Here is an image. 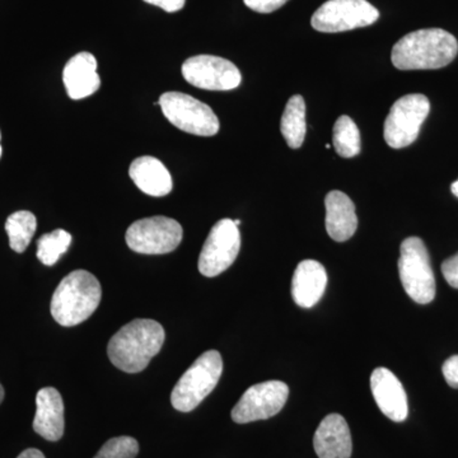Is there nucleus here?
Masks as SVG:
<instances>
[{
  "label": "nucleus",
  "instance_id": "6ab92c4d",
  "mask_svg": "<svg viewBox=\"0 0 458 458\" xmlns=\"http://www.w3.org/2000/svg\"><path fill=\"white\" fill-rule=\"evenodd\" d=\"M129 174L137 188L150 197H165L174 189L170 171L155 157L144 156L135 159L129 168Z\"/></svg>",
  "mask_w": 458,
  "mask_h": 458
},
{
  "label": "nucleus",
  "instance_id": "c756f323",
  "mask_svg": "<svg viewBox=\"0 0 458 458\" xmlns=\"http://www.w3.org/2000/svg\"><path fill=\"white\" fill-rule=\"evenodd\" d=\"M451 191H452V194L454 195V197L458 198V180L454 181V182L452 183Z\"/></svg>",
  "mask_w": 458,
  "mask_h": 458
},
{
  "label": "nucleus",
  "instance_id": "b1692460",
  "mask_svg": "<svg viewBox=\"0 0 458 458\" xmlns=\"http://www.w3.org/2000/svg\"><path fill=\"white\" fill-rule=\"evenodd\" d=\"M140 454V443L131 437L108 439L93 458H135Z\"/></svg>",
  "mask_w": 458,
  "mask_h": 458
},
{
  "label": "nucleus",
  "instance_id": "9d476101",
  "mask_svg": "<svg viewBox=\"0 0 458 458\" xmlns=\"http://www.w3.org/2000/svg\"><path fill=\"white\" fill-rule=\"evenodd\" d=\"M241 249V234L232 219L214 225L199 256V271L207 278L218 276L236 261Z\"/></svg>",
  "mask_w": 458,
  "mask_h": 458
},
{
  "label": "nucleus",
  "instance_id": "7c9ffc66",
  "mask_svg": "<svg viewBox=\"0 0 458 458\" xmlns=\"http://www.w3.org/2000/svg\"><path fill=\"white\" fill-rule=\"evenodd\" d=\"M3 400H4V388L0 385V403H2Z\"/></svg>",
  "mask_w": 458,
  "mask_h": 458
},
{
  "label": "nucleus",
  "instance_id": "bb28decb",
  "mask_svg": "<svg viewBox=\"0 0 458 458\" xmlns=\"http://www.w3.org/2000/svg\"><path fill=\"white\" fill-rule=\"evenodd\" d=\"M443 376L451 387L458 388V355H452L443 363Z\"/></svg>",
  "mask_w": 458,
  "mask_h": 458
},
{
  "label": "nucleus",
  "instance_id": "7ed1b4c3",
  "mask_svg": "<svg viewBox=\"0 0 458 458\" xmlns=\"http://www.w3.org/2000/svg\"><path fill=\"white\" fill-rule=\"evenodd\" d=\"M101 298L102 288L98 278L89 271L75 270L54 292L51 315L62 327H77L95 313Z\"/></svg>",
  "mask_w": 458,
  "mask_h": 458
},
{
  "label": "nucleus",
  "instance_id": "423d86ee",
  "mask_svg": "<svg viewBox=\"0 0 458 458\" xmlns=\"http://www.w3.org/2000/svg\"><path fill=\"white\" fill-rule=\"evenodd\" d=\"M159 106L172 125L199 137H213L219 131V120L212 108L199 99L181 92H165Z\"/></svg>",
  "mask_w": 458,
  "mask_h": 458
},
{
  "label": "nucleus",
  "instance_id": "20e7f679",
  "mask_svg": "<svg viewBox=\"0 0 458 458\" xmlns=\"http://www.w3.org/2000/svg\"><path fill=\"white\" fill-rule=\"evenodd\" d=\"M222 372L223 360L219 352H205L174 386L171 394L172 406L182 412L197 409L218 385Z\"/></svg>",
  "mask_w": 458,
  "mask_h": 458
},
{
  "label": "nucleus",
  "instance_id": "ddd939ff",
  "mask_svg": "<svg viewBox=\"0 0 458 458\" xmlns=\"http://www.w3.org/2000/svg\"><path fill=\"white\" fill-rule=\"evenodd\" d=\"M370 390L386 417L396 423L406 420L409 415L408 396L399 378L390 369L381 367L373 370Z\"/></svg>",
  "mask_w": 458,
  "mask_h": 458
},
{
  "label": "nucleus",
  "instance_id": "4be33fe9",
  "mask_svg": "<svg viewBox=\"0 0 458 458\" xmlns=\"http://www.w3.org/2000/svg\"><path fill=\"white\" fill-rule=\"evenodd\" d=\"M333 141L337 155L344 158H352V157L360 155V132L357 123L346 114L340 116L334 125Z\"/></svg>",
  "mask_w": 458,
  "mask_h": 458
},
{
  "label": "nucleus",
  "instance_id": "4468645a",
  "mask_svg": "<svg viewBox=\"0 0 458 458\" xmlns=\"http://www.w3.org/2000/svg\"><path fill=\"white\" fill-rule=\"evenodd\" d=\"M64 403L54 387L41 388L36 396L33 430L47 441L56 442L64 436Z\"/></svg>",
  "mask_w": 458,
  "mask_h": 458
},
{
  "label": "nucleus",
  "instance_id": "cd10ccee",
  "mask_svg": "<svg viewBox=\"0 0 458 458\" xmlns=\"http://www.w3.org/2000/svg\"><path fill=\"white\" fill-rule=\"evenodd\" d=\"M148 4L156 5L168 12V13H174L185 7L186 0H144Z\"/></svg>",
  "mask_w": 458,
  "mask_h": 458
},
{
  "label": "nucleus",
  "instance_id": "9b49d317",
  "mask_svg": "<svg viewBox=\"0 0 458 458\" xmlns=\"http://www.w3.org/2000/svg\"><path fill=\"white\" fill-rule=\"evenodd\" d=\"M288 396L289 387L282 381L251 386L232 409V419L237 424L267 420L282 411Z\"/></svg>",
  "mask_w": 458,
  "mask_h": 458
},
{
  "label": "nucleus",
  "instance_id": "5701e85b",
  "mask_svg": "<svg viewBox=\"0 0 458 458\" xmlns=\"http://www.w3.org/2000/svg\"><path fill=\"white\" fill-rule=\"evenodd\" d=\"M71 243L72 234L64 229L44 234L38 241V259L47 267H53L68 251Z\"/></svg>",
  "mask_w": 458,
  "mask_h": 458
},
{
  "label": "nucleus",
  "instance_id": "a211bd4d",
  "mask_svg": "<svg viewBox=\"0 0 458 458\" xmlns=\"http://www.w3.org/2000/svg\"><path fill=\"white\" fill-rule=\"evenodd\" d=\"M327 208V231L336 242H345L354 236L358 228V216L354 203L342 191H330L325 199Z\"/></svg>",
  "mask_w": 458,
  "mask_h": 458
},
{
  "label": "nucleus",
  "instance_id": "1a4fd4ad",
  "mask_svg": "<svg viewBox=\"0 0 458 458\" xmlns=\"http://www.w3.org/2000/svg\"><path fill=\"white\" fill-rule=\"evenodd\" d=\"M378 18L367 0H328L315 12L311 25L318 32L336 33L373 25Z\"/></svg>",
  "mask_w": 458,
  "mask_h": 458
},
{
  "label": "nucleus",
  "instance_id": "2eb2a0df",
  "mask_svg": "<svg viewBox=\"0 0 458 458\" xmlns=\"http://www.w3.org/2000/svg\"><path fill=\"white\" fill-rule=\"evenodd\" d=\"M313 447L319 458H351L352 434L345 419L339 414L324 418L313 437Z\"/></svg>",
  "mask_w": 458,
  "mask_h": 458
},
{
  "label": "nucleus",
  "instance_id": "aec40b11",
  "mask_svg": "<svg viewBox=\"0 0 458 458\" xmlns=\"http://www.w3.org/2000/svg\"><path fill=\"white\" fill-rule=\"evenodd\" d=\"M283 137L292 149L302 147L306 137V102L301 95L289 98L280 123Z\"/></svg>",
  "mask_w": 458,
  "mask_h": 458
},
{
  "label": "nucleus",
  "instance_id": "f8f14e48",
  "mask_svg": "<svg viewBox=\"0 0 458 458\" xmlns=\"http://www.w3.org/2000/svg\"><path fill=\"white\" fill-rule=\"evenodd\" d=\"M186 82L207 90H231L242 82V75L233 63L214 55L189 57L181 68Z\"/></svg>",
  "mask_w": 458,
  "mask_h": 458
},
{
  "label": "nucleus",
  "instance_id": "a878e982",
  "mask_svg": "<svg viewBox=\"0 0 458 458\" xmlns=\"http://www.w3.org/2000/svg\"><path fill=\"white\" fill-rule=\"evenodd\" d=\"M442 273L445 282H447L452 288L458 289V252L456 255L452 256V258L443 262Z\"/></svg>",
  "mask_w": 458,
  "mask_h": 458
},
{
  "label": "nucleus",
  "instance_id": "dca6fc26",
  "mask_svg": "<svg viewBox=\"0 0 458 458\" xmlns=\"http://www.w3.org/2000/svg\"><path fill=\"white\" fill-rule=\"evenodd\" d=\"M66 93L72 99H83L98 92L101 78L98 60L90 53H80L66 63L63 72Z\"/></svg>",
  "mask_w": 458,
  "mask_h": 458
},
{
  "label": "nucleus",
  "instance_id": "393cba45",
  "mask_svg": "<svg viewBox=\"0 0 458 458\" xmlns=\"http://www.w3.org/2000/svg\"><path fill=\"white\" fill-rule=\"evenodd\" d=\"M245 4L258 13H271L285 4L288 0H243Z\"/></svg>",
  "mask_w": 458,
  "mask_h": 458
},
{
  "label": "nucleus",
  "instance_id": "c85d7f7f",
  "mask_svg": "<svg viewBox=\"0 0 458 458\" xmlns=\"http://www.w3.org/2000/svg\"><path fill=\"white\" fill-rule=\"evenodd\" d=\"M17 458H47L44 456L41 451L36 450V448H29V450L23 451Z\"/></svg>",
  "mask_w": 458,
  "mask_h": 458
},
{
  "label": "nucleus",
  "instance_id": "2f4dec72",
  "mask_svg": "<svg viewBox=\"0 0 458 458\" xmlns=\"http://www.w3.org/2000/svg\"><path fill=\"white\" fill-rule=\"evenodd\" d=\"M234 225H237V227H238V225H241V221H240V219H236V221H234Z\"/></svg>",
  "mask_w": 458,
  "mask_h": 458
},
{
  "label": "nucleus",
  "instance_id": "39448f33",
  "mask_svg": "<svg viewBox=\"0 0 458 458\" xmlns=\"http://www.w3.org/2000/svg\"><path fill=\"white\" fill-rule=\"evenodd\" d=\"M399 273L406 294L414 302H432L436 297V278L429 254L421 238L409 237L401 243Z\"/></svg>",
  "mask_w": 458,
  "mask_h": 458
},
{
  "label": "nucleus",
  "instance_id": "0eeeda50",
  "mask_svg": "<svg viewBox=\"0 0 458 458\" xmlns=\"http://www.w3.org/2000/svg\"><path fill=\"white\" fill-rule=\"evenodd\" d=\"M430 111V102L420 93L397 99L385 122V140L394 149L414 143Z\"/></svg>",
  "mask_w": 458,
  "mask_h": 458
},
{
  "label": "nucleus",
  "instance_id": "6e6552de",
  "mask_svg": "<svg viewBox=\"0 0 458 458\" xmlns=\"http://www.w3.org/2000/svg\"><path fill=\"white\" fill-rule=\"evenodd\" d=\"M183 231L179 222L168 216H150L132 223L126 231L129 249L138 254H170L179 247Z\"/></svg>",
  "mask_w": 458,
  "mask_h": 458
},
{
  "label": "nucleus",
  "instance_id": "f3484780",
  "mask_svg": "<svg viewBox=\"0 0 458 458\" xmlns=\"http://www.w3.org/2000/svg\"><path fill=\"white\" fill-rule=\"evenodd\" d=\"M327 285V273L324 265L315 260L298 264L292 279V297L302 309H311L321 300Z\"/></svg>",
  "mask_w": 458,
  "mask_h": 458
},
{
  "label": "nucleus",
  "instance_id": "412c9836",
  "mask_svg": "<svg viewBox=\"0 0 458 458\" xmlns=\"http://www.w3.org/2000/svg\"><path fill=\"white\" fill-rule=\"evenodd\" d=\"M36 228H38V221L31 212L20 210L9 216L5 222V231L8 233L11 249L18 254L25 252L31 242Z\"/></svg>",
  "mask_w": 458,
  "mask_h": 458
},
{
  "label": "nucleus",
  "instance_id": "f257e3e1",
  "mask_svg": "<svg viewBox=\"0 0 458 458\" xmlns=\"http://www.w3.org/2000/svg\"><path fill=\"white\" fill-rule=\"evenodd\" d=\"M165 337L164 327L155 319H134L111 337L108 358L123 372L140 373L161 352Z\"/></svg>",
  "mask_w": 458,
  "mask_h": 458
},
{
  "label": "nucleus",
  "instance_id": "f03ea898",
  "mask_svg": "<svg viewBox=\"0 0 458 458\" xmlns=\"http://www.w3.org/2000/svg\"><path fill=\"white\" fill-rule=\"evenodd\" d=\"M458 54V42L442 29L418 30L394 44L391 60L400 71L445 68Z\"/></svg>",
  "mask_w": 458,
  "mask_h": 458
},
{
  "label": "nucleus",
  "instance_id": "473e14b6",
  "mask_svg": "<svg viewBox=\"0 0 458 458\" xmlns=\"http://www.w3.org/2000/svg\"><path fill=\"white\" fill-rule=\"evenodd\" d=\"M0 157H2V146H0Z\"/></svg>",
  "mask_w": 458,
  "mask_h": 458
}]
</instances>
